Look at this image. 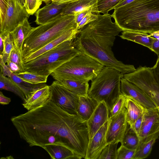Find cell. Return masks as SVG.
Returning <instances> with one entry per match:
<instances>
[{
	"label": "cell",
	"instance_id": "4316f807",
	"mask_svg": "<svg viewBox=\"0 0 159 159\" xmlns=\"http://www.w3.org/2000/svg\"><path fill=\"white\" fill-rule=\"evenodd\" d=\"M17 84L24 93L25 97L34 90L47 84L45 83L33 84L25 81L16 74L11 72L9 77Z\"/></svg>",
	"mask_w": 159,
	"mask_h": 159
},
{
	"label": "cell",
	"instance_id": "8fae6325",
	"mask_svg": "<svg viewBox=\"0 0 159 159\" xmlns=\"http://www.w3.org/2000/svg\"><path fill=\"white\" fill-rule=\"evenodd\" d=\"M126 113V110L125 107L118 114L109 118L107 135V144L121 141L128 125Z\"/></svg>",
	"mask_w": 159,
	"mask_h": 159
},
{
	"label": "cell",
	"instance_id": "f6af8a7d",
	"mask_svg": "<svg viewBox=\"0 0 159 159\" xmlns=\"http://www.w3.org/2000/svg\"><path fill=\"white\" fill-rule=\"evenodd\" d=\"M134 0H122L119 3H118L114 7L113 9H114L122 7L131 2Z\"/></svg>",
	"mask_w": 159,
	"mask_h": 159
},
{
	"label": "cell",
	"instance_id": "ee69618b",
	"mask_svg": "<svg viewBox=\"0 0 159 159\" xmlns=\"http://www.w3.org/2000/svg\"><path fill=\"white\" fill-rule=\"evenodd\" d=\"M11 101V98L4 96L2 93L0 92V104L2 105L8 104Z\"/></svg>",
	"mask_w": 159,
	"mask_h": 159
},
{
	"label": "cell",
	"instance_id": "f1b7e54d",
	"mask_svg": "<svg viewBox=\"0 0 159 159\" xmlns=\"http://www.w3.org/2000/svg\"><path fill=\"white\" fill-rule=\"evenodd\" d=\"M0 89L9 91L20 97L23 101L25 98V95L17 84L11 79L0 74Z\"/></svg>",
	"mask_w": 159,
	"mask_h": 159
},
{
	"label": "cell",
	"instance_id": "d6a6232c",
	"mask_svg": "<svg viewBox=\"0 0 159 159\" xmlns=\"http://www.w3.org/2000/svg\"><path fill=\"white\" fill-rule=\"evenodd\" d=\"M122 0H97V7L98 12L106 14Z\"/></svg>",
	"mask_w": 159,
	"mask_h": 159
},
{
	"label": "cell",
	"instance_id": "f35d334b",
	"mask_svg": "<svg viewBox=\"0 0 159 159\" xmlns=\"http://www.w3.org/2000/svg\"><path fill=\"white\" fill-rule=\"evenodd\" d=\"M9 0H0V25L3 22L7 10Z\"/></svg>",
	"mask_w": 159,
	"mask_h": 159
},
{
	"label": "cell",
	"instance_id": "9c48e42d",
	"mask_svg": "<svg viewBox=\"0 0 159 159\" xmlns=\"http://www.w3.org/2000/svg\"><path fill=\"white\" fill-rule=\"evenodd\" d=\"M50 87L51 100L67 112L77 115L79 96L63 86L56 80L52 82Z\"/></svg>",
	"mask_w": 159,
	"mask_h": 159
},
{
	"label": "cell",
	"instance_id": "3957f363",
	"mask_svg": "<svg viewBox=\"0 0 159 159\" xmlns=\"http://www.w3.org/2000/svg\"><path fill=\"white\" fill-rule=\"evenodd\" d=\"M159 0H134L114 9L111 15L123 31H138L151 34L159 31L156 16Z\"/></svg>",
	"mask_w": 159,
	"mask_h": 159
},
{
	"label": "cell",
	"instance_id": "4fadbf2b",
	"mask_svg": "<svg viewBox=\"0 0 159 159\" xmlns=\"http://www.w3.org/2000/svg\"><path fill=\"white\" fill-rule=\"evenodd\" d=\"M159 132V109L144 107L143 119L139 137L140 140Z\"/></svg>",
	"mask_w": 159,
	"mask_h": 159
},
{
	"label": "cell",
	"instance_id": "bcb514c9",
	"mask_svg": "<svg viewBox=\"0 0 159 159\" xmlns=\"http://www.w3.org/2000/svg\"><path fill=\"white\" fill-rule=\"evenodd\" d=\"M4 48V39L3 36L0 34V55H2Z\"/></svg>",
	"mask_w": 159,
	"mask_h": 159
},
{
	"label": "cell",
	"instance_id": "2e32d148",
	"mask_svg": "<svg viewBox=\"0 0 159 159\" xmlns=\"http://www.w3.org/2000/svg\"><path fill=\"white\" fill-rule=\"evenodd\" d=\"M51 98L50 86L47 85L32 92L25 97L22 104L29 111L45 104Z\"/></svg>",
	"mask_w": 159,
	"mask_h": 159
},
{
	"label": "cell",
	"instance_id": "277c9868",
	"mask_svg": "<svg viewBox=\"0 0 159 159\" xmlns=\"http://www.w3.org/2000/svg\"><path fill=\"white\" fill-rule=\"evenodd\" d=\"M75 26L74 15L61 14L44 24L33 27L24 43L21 53L22 60Z\"/></svg>",
	"mask_w": 159,
	"mask_h": 159
},
{
	"label": "cell",
	"instance_id": "f546056e",
	"mask_svg": "<svg viewBox=\"0 0 159 159\" xmlns=\"http://www.w3.org/2000/svg\"><path fill=\"white\" fill-rule=\"evenodd\" d=\"M24 80L33 84L46 83L48 76L24 71L16 74Z\"/></svg>",
	"mask_w": 159,
	"mask_h": 159
},
{
	"label": "cell",
	"instance_id": "74e56055",
	"mask_svg": "<svg viewBox=\"0 0 159 159\" xmlns=\"http://www.w3.org/2000/svg\"><path fill=\"white\" fill-rule=\"evenodd\" d=\"M98 15L93 13V11H89L85 16L80 22L76 26V29L78 30L81 28L92 21L96 20Z\"/></svg>",
	"mask_w": 159,
	"mask_h": 159
},
{
	"label": "cell",
	"instance_id": "83f0119b",
	"mask_svg": "<svg viewBox=\"0 0 159 159\" xmlns=\"http://www.w3.org/2000/svg\"><path fill=\"white\" fill-rule=\"evenodd\" d=\"M140 142L139 135L128 125L120 142L121 145L130 149L136 150Z\"/></svg>",
	"mask_w": 159,
	"mask_h": 159
},
{
	"label": "cell",
	"instance_id": "681fc988",
	"mask_svg": "<svg viewBox=\"0 0 159 159\" xmlns=\"http://www.w3.org/2000/svg\"><path fill=\"white\" fill-rule=\"evenodd\" d=\"M42 2H43L45 3L46 4H48L49 3L52 1V0H41Z\"/></svg>",
	"mask_w": 159,
	"mask_h": 159
},
{
	"label": "cell",
	"instance_id": "1f68e13d",
	"mask_svg": "<svg viewBox=\"0 0 159 159\" xmlns=\"http://www.w3.org/2000/svg\"><path fill=\"white\" fill-rule=\"evenodd\" d=\"M118 143L116 142L107 144L102 150L98 159H116Z\"/></svg>",
	"mask_w": 159,
	"mask_h": 159
},
{
	"label": "cell",
	"instance_id": "7c38bea8",
	"mask_svg": "<svg viewBox=\"0 0 159 159\" xmlns=\"http://www.w3.org/2000/svg\"><path fill=\"white\" fill-rule=\"evenodd\" d=\"M120 89L125 96L133 99L144 107H157L155 102L144 92L123 77L121 80Z\"/></svg>",
	"mask_w": 159,
	"mask_h": 159
},
{
	"label": "cell",
	"instance_id": "cb8c5ba5",
	"mask_svg": "<svg viewBox=\"0 0 159 159\" xmlns=\"http://www.w3.org/2000/svg\"><path fill=\"white\" fill-rule=\"evenodd\" d=\"M97 0H77L69 3L64 8L62 14L74 15L91 8H97Z\"/></svg>",
	"mask_w": 159,
	"mask_h": 159
},
{
	"label": "cell",
	"instance_id": "8992f818",
	"mask_svg": "<svg viewBox=\"0 0 159 159\" xmlns=\"http://www.w3.org/2000/svg\"><path fill=\"white\" fill-rule=\"evenodd\" d=\"M123 75L115 69L104 66L92 81L88 91L89 96L98 103L105 102L110 111L122 94L120 83Z\"/></svg>",
	"mask_w": 159,
	"mask_h": 159
},
{
	"label": "cell",
	"instance_id": "52a82bcc",
	"mask_svg": "<svg viewBox=\"0 0 159 159\" xmlns=\"http://www.w3.org/2000/svg\"><path fill=\"white\" fill-rule=\"evenodd\" d=\"M104 66L81 53L61 66L50 75L55 80L66 79L89 82L95 78Z\"/></svg>",
	"mask_w": 159,
	"mask_h": 159
},
{
	"label": "cell",
	"instance_id": "7bdbcfd3",
	"mask_svg": "<svg viewBox=\"0 0 159 159\" xmlns=\"http://www.w3.org/2000/svg\"><path fill=\"white\" fill-rule=\"evenodd\" d=\"M151 68L155 79L159 85V57H158L155 64Z\"/></svg>",
	"mask_w": 159,
	"mask_h": 159
},
{
	"label": "cell",
	"instance_id": "d6986e66",
	"mask_svg": "<svg viewBox=\"0 0 159 159\" xmlns=\"http://www.w3.org/2000/svg\"><path fill=\"white\" fill-rule=\"evenodd\" d=\"M33 27L26 18L24 21L10 33L14 45L21 53L25 40Z\"/></svg>",
	"mask_w": 159,
	"mask_h": 159
},
{
	"label": "cell",
	"instance_id": "603a6c76",
	"mask_svg": "<svg viewBox=\"0 0 159 159\" xmlns=\"http://www.w3.org/2000/svg\"><path fill=\"white\" fill-rule=\"evenodd\" d=\"M125 107L126 110L128 124L131 127L143 113L144 107L135 101L127 97H126Z\"/></svg>",
	"mask_w": 159,
	"mask_h": 159
},
{
	"label": "cell",
	"instance_id": "44dd1931",
	"mask_svg": "<svg viewBox=\"0 0 159 159\" xmlns=\"http://www.w3.org/2000/svg\"><path fill=\"white\" fill-rule=\"evenodd\" d=\"M120 37L124 39L131 41L147 47L151 50L152 43L155 38L144 32L138 31H122Z\"/></svg>",
	"mask_w": 159,
	"mask_h": 159
},
{
	"label": "cell",
	"instance_id": "7dc6e473",
	"mask_svg": "<svg viewBox=\"0 0 159 159\" xmlns=\"http://www.w3.org/2000/svg\"><path fill=\"white\" fill-rule=\"evenodd\" d=\"M77 0H52V2L58 3H66L72 2Z\"/></svg>",
	"mask_w": 159,
	"mask_h": 159
},
{
	"label": "cell",
	"instance_id": "836d02e7",
	"mask_svg": "<svg viewBox=\"0 0 159 159\" xmlns=\"http://www.w3.org/2000/svg\"><path fill=\"white\" fill-rule=\"evenodd\" d=\"M126 97L122 93L119 96L109 111V118H112L120 113L125 107Z\"/></svg>",
	"mask_w": 159,
	"mask_h": 159
},
{
	"label": "cell",
	"instance_id": "ab89813d",
	"mask_svg": "<svg viewBox=\"0 0 159 159\" xmlns=\"http://www.w3.org/2000/svg\"><path fill=\"white\" fill-rule=\"evenodd\" d=\"M150 34L159 36V31ZM151 50L156 53L157 54L158 57H159V37L155 38L152 43Z\"/></svg>",
	"mask_w": 159,
	"mask_h": 159
},
{
	"label": "cell",
	"instance_id": "4dcf8cb0",
	"mask_svg": "<svg viewBox=\"0 0 159 159\" xmlns=\"http://www.w3.org/2000/svg\"><path fill=\"white\" fill-rule=\"evenodd\" d=\"M4 39V48L2 55H0L6 64L7 62L10 54L14 48V46L11 36L9 33L2 34Z\"/></svg>",
	"mask_w": 159,
	"mask_h": 159
},
{
	"label": "cell",
	"instance_id": "484cf974",
	"mask_svg": "<svg viewBox=\"0 0 159 159\" xmlns=\"http://www.w3.org/2000/svg\"><path fill=\"white\" fill-rule=\"evenodd\" d=\"M159 136V132L143 139L140 140L136 150L134 159H142L147 157L150 154L152 146Z\"/></svg>",
	"mask_w": 159,
	"mask_h": 159
},
{
	"label": "cell",
	"instance_id": "9a60e30c",
	"mask_svg": "<svg viewBox=\"0 0 159 159\" xmlns=\"http://www.w3.org/2000/svg\"><path fill=\"white\" fill-rule=\"evenodd\" d=\"M109 118V110L106 103L103 101L99 102L95 111L87 121L89 141Z\"/></svg>",
	"mask_w": 159,
	"mask_h": 159
},
{
	"label": "cell",
	"instance_id": "6da1fadb",
	"mask_svg": "<svg viewBox=\"0 0 159 159\" xmlns=\"http://www.w3.org/2000/svg\"><path fill=\"white\" fill-rule=\"evenodd\" d=\"M11 120L30 146H61L84 158L89 142L87 121L65 111L51 100Z\"/></svg>",
	"mask_w": 159,
	"mask_h": 159
},
{
	"label": "cell",
	"instance_id": "60d3db41",
	"mask_svg": "<svg viewBox=\"0 0 159 159\" xmlns=\"http://www.w3.org/2000/svg\"><path fill=\"white\" fill-rule=\"evenodd\" d=\"M143 119V112L135 121L133 125L130 127L139 135Z\"/></svg>",
	"mask_w": 159,
	"mask_h": 159
},
{
	"label": "cell",
	"instance_id": "c3c4849f",
	"mask_svg": "<svg viewBox=\"0 0 159 159\" xmlns=\"http://www.w3.org/2000/svg\"><path fill=\"white\" fill-rule=\"evenodd\" d=\"M17 1L22 6L25 7L26 0H17Z\"/></svg>",
	"mask_w": 159,
	"mask_h": 159
},
{
	"label": "cell",
	"instance_id": "ac0fdd59",
	"mask_svg": "<svg viewBox=\"0 0 159 159\" xmlns=\"http://www.w3.org/2000/svg\"><path fill=\"white\" fill-rule=\"evenodd\" d=\"M68 3H58L52 2L51 3L46 4L35 12V22L38 25L47 22L50 20L62 14Z\"/></svg>",
	"mask_w": 159,
	"mask_h": 159
},
{
	"label": "cell",
	"instance_id": "b9f144b4",
	"mask_svg": "<svg viewBox=\"0 0 159 159\" xmlns=\"http://www.w3.org/2000/svg\"><path fill=\"white\" fill-rule=\"evenodd\" d=\"M7 66L13 73L18 74L23 72L20 68L16 64L10 61H8L7 62Z\"/></svg>",
	"mask_w": 159,
	"mask_h": 159
},
{
	"label": "cell",
	"instance_id": "e575fe53",
	"mask_svg": "<svg viewBox=\"0 0 159 159\" xmlns=\"http://www.w3.org/2000/svg\"><path fill=\"white\" fill-rule=\"evenodd\" d=\"M8 61L16 64L23 72L25 71V66L23 61L21 54L15 46L10 54Z\"/></svg>",
	"mask_w": 159,
	"mask_h": 159
},
{
	"label": "cell",
	"instance_id": "8d00e7d4",
	"mask_svg": "<svg viewBox=\"0 0 159 159\" xmlns=\"http://www.w3.org/2000/svg\"><path fill=\"white\" fill-rule=\"evenodd\" d=\"M42 2L41 0H26L25 7L27 12L33 15L38 10Z\"/></svg>",
	"mask_w": 159,
	"mask_h": 159
},
{
	"label": "cell",
	"instance_id": "ba28073f",
	"mask_svg": "<svg viewBox=\"0 0 159 159\" xmlns=\"http://www.w3.org/2000/svg\"><path fill=\"white\" fill-rule=\"evenodd\" d=\"M123 78L144 92L159 109V85L151 68L140 66L134 71L124 74Z\"/></svg>",
	"mask_w": 159,
	"mask_h": 159
},
{
	"label": "cell",
	"instance_id": "30bf717a",
	"mask_svg": "<svg viewBox=\"0 0 159 159\" xmlns=\"http://www.w3.org/2000/svg\"><path fill=\"white\" fill-rule=\"evenodd\" d=\"M30 15L17 0H9L4 20L0 25V34L10 33Z\"/></svg>",
	"mask_w": 159,
	"mask_h": 159
},
{
	"label": "cell",
	"instance_id": "e0dca14e",
	"mask_svg": "<svg viewBox=\"0 0 159 159\" xmlns=\"http://www.w3.org/2000/svg\"><path fill=\"white\" fill-rule=\"evenodd\" d=\"M78 30L76 29V26H73L65 31L51 41L28 57L23 60L25 63L32 60L43 53L49 51L62 43L66 40L74 39Z\"/></svg>",
	"mask_w": 159,
	"mask_h": 159
},
{
	"label": "cell",
	"instance_id": "d590c367",
	"mask_svg": "<svg viewBox=\"0 0 159 159\" xmlns=\"http://www.w3.org/2000/svg\"><path fill=\"white\" fill-rule=\"evenodd\" d=\"M136 150L121 145L117 150L116 159H134Z\"/></svg>",
	"mask_w": 159,
	"mask_h": 159
},
{
	"label": "cell",
	"instance_id": "5b68a950",
	"mask_svg": "<svg viewBox=\"0 0 159 159\" xmlns=\"http://www.w3.org/2000/svg\"><path fill=\"white\" fill-rule=\"evenodd\" d=\"M73 39L65 41L24 63L25 71L48 76L61 66L81 53L74 45Z\"/></svg>",
	"mask_w": 159,
	"mask_h": 159
},
{
	"label": "cell",
	"instance_id": "d4e9b609",
	"mask_svg": "<svg viewBox=\"0 0 159 159\" xmlns=\"http://www.w3.org/2000/svg\"><path fill=\"white\" fill-rule=\"evenodd\" d=\"M56 80L63 86L79 96L88 95L89 84L88 82H83L73 80L59 79Z\"/></svg>",
	"mask_w": 159,
	"mask_h": 159
},
{
	"label": "cell",
	"instance_id": "5bb4252c",
	"mask_svg": "<svg viewBox=\"0 0 159 159\" xmlns=\"http://www.w3.org/2000/svg\"><path fill=\"white\" fill-rule=\"evenodd\" d=\"M109 120L89 141L84 159H98L103 149L107 144V135Z\"/></svg>",
	"mask_w": 159,
	"mask_h": 159
},
{
	"label": "cell",
	"instance_id": "ffe728a7",
	"mask_svg": "<svg viewBox=\"0 0 159 159\" xmlns=\"http://www.w3.org/2000/svg\"><path fill=\"white\" fill-rule=\"evenodd\" d=\"M79 97L77 114L83 120L87 121L95 111L98 103L88 95Z\"/></svg>",
	"mask_w": 159,
	"mask_h": 159
},
{
	"label": "cell",
	"instance_id": "7402d4cb",
	"mask_svg": "<svg viewBox=\"0 0 159 159\" xmlns=\"http://www.w3.org/2000/svg\"><path fill=\"white\" fill-rule=\"evenodd\" d=\"M43 148L53 159H80V156L68 148L61 146L48 145Z\"/></svg>",
	"mask_w": 159,
	"mask_h": 159
},
{
	"label": "cell",
	"instance_id": "7a4b0ae2",
	"mask_svg": "<svg viewBox=\"0 0 159 159\" xmlns=\"http://www.w3.org/2000/svg\"><path fill=\"white\" fill-rule=\"evenodd\" d=\"M110 14L98 15L97 19L79 30L73 39L75 47L81 53L94 59L105 66L115 69L123 74L136 69L115 57L112 48L116 37L122 31Z\"/></svg>",
	"mask_w": 159,
	"mask_h": 159
}]
</instances>
